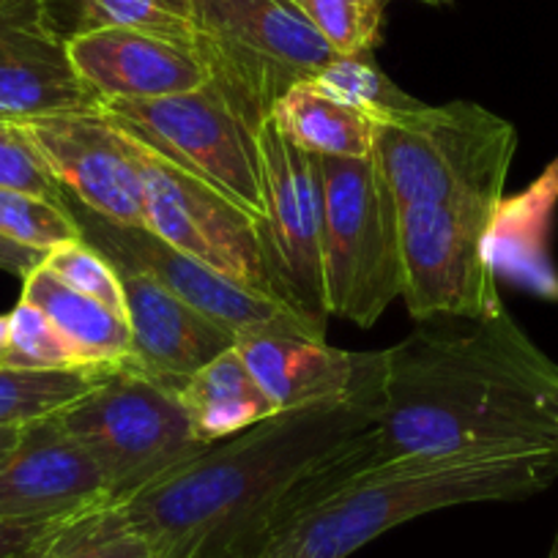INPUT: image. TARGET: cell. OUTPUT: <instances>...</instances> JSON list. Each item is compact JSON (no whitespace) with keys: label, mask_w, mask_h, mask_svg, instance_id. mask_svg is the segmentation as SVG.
Wrapping results in <instances>:
<instances>
[{"label":"cell","mask_w":558,"mask_h":558,"mask_svg":"<svg viewBox=\"0 0 558 558\" xmlns=\"http://www.w3.org/2000/svg\"><path fill=\"white\" fill-rule=\"evenodd\" d=\"M380 369L337 400L279 411L121 501L157 553L277 542L288 525L375 463Z\"/></svg>","instance_id":"6da1fadb"},{"label":"cell","mask_w":558,"mask_h":558,"mask_svg":"<svg viewBox=\"0 0 558 558\" xmlns=\"http://www.w3.org/2000/svg\"><path fill=\"white\" fill-rule=\"evenodd\" d=\"M384 353L375 463L458 449H558V364L509 313L430 329Z\"/></svg>","instance_id":"7a4b0ae2"},{"label":"cell","mask_w":558,"mask_h":558,"mask_svg":"<svg viewBox=\"0 0 558 558\" xmlns=\"http://www.w3.org/2000/svg\"><path fill=\"white\" fill-rule=\"evenodd\" d=\"M558 480V449L487 447L373 463L299 514L277 539L291 558H348L386 531L438 509L520 501Z\"/></svg>","instance_id":"3957f363"},{"label":"cell","mask_w":558,"mask_h":558,"mask_svg":"<svg viewBox=\"0 0 558 558\" xmlns=\"http://www.w3.org/2000/svg\"><path fill=\"white\" fill-rule=\"evenodd\" d=\"M518 129L474 101L422 105L375 121V162L397 208H501Z\"/></svg>","instance_id":"277c9868"},{"label":"cell","mask_w":558,"mask_h":558,"mask_svg":"<svg viewBox=\"0 0 558 558\" xmlns=\"http://www.w3.org/2000/svg\"><path fill=\"white\" fill-rule=\"evenodd\" d=\"M192 41L208 83L255 129L337 56L293 0H195Z\"/></svg>","instance_id":"5b68a950"},{"label":"cell","mask_w":558,"mask_h":558,"mask_svg":"<svg viewBox=\"0 0 558 558\" xmlns=\"http://www.w3.org/2000/svg\"><path fill=\"white\" fill-rule=\"evenodd\" d=\"M318 168L326 313L369 329L402 293L400 208L375 157H318Z\"/></svg>","instance_id":"8992f818"},{"label":"cell","mask_w":558,"mask_h":558,"mask_svg":"<svg viewBox=\"0 0 558 558\" xmlns=\"http://www.w3.org/2000/svg\"><path fill=\"white\" fill-rule=\"evenodd\" d=\"M83 444L121 504L195 460L211 444L197 441L181 397L118 364L88 395L58 413Z\"/></svg>","instance_id":"52a82bcc"},{"label":"cell","mask_w":558,"mask_h":558,"mask_svg":"<svg viewBox=\"0 0 558 558\" xmlns=\"http://www.w3.org/2000/svg\"><path fill=\"white\" fill-rule=\"evenodd\" d=\"M105 116L140 146L266 219L257 129L214 88L140 101H101ZM266 239V235H263Z\"/></svg>","instance_id":"ba28073f"},{"label":"cell","mask_w":558,"mask_h":558,"mask_svg":"<svg viewBox=\"0 0 558 558\" xmlns=\"http://www.w3.org/2000/svg\"><path fill=\"white\" fill-rule=\"evenodd\" d=\"M66 206L77 219L83 239L94 244L112 266L151 277L192 310L230 331L235 340L252 335H307L326 340V324L310 318L282 299L225 277L217 268L170 246L148 228L110 222L77 206L69 195Z\"/></svg>","instance_id":"9c48e42d"},{"label":"cell","mask_w":558,"mask_h":558,"mask_svg":"<svg viewBox=\"0 0 558 558\" xmlns=\"http://www.w3.org/2000/svg\"><path fill=\"white\" fill-rule=\"evenodd\" d=\"M501 208L411 206L400 211L402 293L416 320L504 313L490 235Z\"/></svg>","instance_id":"30bf717a"},{"label":"cell","mask_w":558,"mask_h":558,"mask_svg":"<svg viewBox=\"0 0 558 558\" xmlns=\"http://www.w3.org/2000/svg\"><path fill=\"white\" fill-rule=\"evenodd\" d=\"M143 184L146 228L175 250L255 291L279 296L263 225L195 175L129 137Z\"/></svg>","instance_id":"8fae6325"},{"label":"cell","mask_w":558,"mask_h":558,"mask_svg":"<svg viewBox=\"0 0 558 558\" xmlns=\"http://www.w3.org/2000/svg\"><path fill=\"white\" fill-rule=\"evenodd\" d=\"M263 159V192H266L268 257L277 277L279 296L310 318L326 324L324 299V181L318 157L279 132L268 118L257 129Z\"/></svg>","instance_id":"7c38bea8"},{"label":"cell","mask_w":558,"mask_h":558,"mask_svg":"<svg viewBox=\"0 0 558 558\" xmlns=\"http://www.w3.org/2000/svg\"><path fill=\"white\" fill-rule=\"evenodd\" d=\"M61 190L77 206L118 225L146 228L143 184L129 137L99 107L23 123Z\"/></svg>","instance_id":"4fadbf2b"},{"label":"cell","mask_w":558,"mask_h":558,"mask_svg":"<svg viewBox=\"0 0 558 558\" xmlns=\"http://www.w3.org/2000/svg\"><path fill=\"white\" fill-rule=\"evenodd\" d=\"M112 501L110 485L83 444L50 416L20 427L0 460V518L14 523H61Z\"/></svg>","instance_id":"5bb4252c"},{"label":"cell","mask_w":558,"mask_h":558,"mask_svg":"<svg viewBox=\"0 0 558 558\" xmlns=\"http://www.w3.org/2000/svg\"><path fill=\"white\" fill-rule=\"evenodd\" d=\"M99 99L74 72L45 0H0V121L88 110Z\"/></svg>","instance_id":"9a60e30c"},{"label":"cell","mask_w":558,"mask_h":558,"mask_svg":"<svg viewBox=\"0 0 558 558\" xmlns=\"http://www.w3.org/2000/svg\"><path fill=\"white\" fill-rule=\"evenodd\" d=\"M74 72L101 101L190 94L208 85L195 41L134 28H101L69 39Z\"/></svg>","instance_id":"2e32d148"},{"label":"cell","mask_w":558,"mask_h":558,"mask_svg":"<svg viewBox=\"0 0 558 558\" xmlns=\"http://www.w3.org/2000/svg\"><path fill=\"white\" fill-rule=\"evenodd\" d=\"M118 274L132 331V351L126 362H121L123 367L179 395L197 369L235 345L230 331L192 310L151 277L132 268H118Z\"/></svg>","instance_id":"e0dca14e"},{"label":"cell","mask_w":558,"mask_h":558,"mask_svg":"<svg viewBox=\"0 0 558 558\" xmlns=\"http://www.w3.org/2000/svg\"><path fill=\"white\" fill-rule=\"evenodd\" d=\"M233 348L274 413L351 395L380 369V351L348 353L307 335L239 337Z\"/></svg>","instance_id":"ac0fdd59"},{"label":"cell","mask_w":558,"mask_h":558,"mask_svg":"<svg viewBox=\"0 0 558 558\" xmlns=\"http://www.w3.org/2000/svg\"><path fill=\"white\" fill-rule=\"evenodd\" d=\"M181 405L190 416L197 441L217 444L263 418L274 416V408L235 348L197 369L179 391Z\"/></svg>","instance_id":"d6986e66"},{"label":"cell","mask_w":558,"mask_h":558,"mask_svg":"<svg viewBox=\"0 0 558 558\" xmlns=\"http://www.w3.org/2000/svg\"><path fill=\"white\" fill-rule=\"evenodd\" d=\"M271 121L315 157L367 159L375 151V121L356 107L320 88L315 80L293 85L274 105Z\"/></svg>","instance_id":"ffe728a7"},{"label":"cell","mask_w":558,"mask_h":558,"mask_svg":"<svg viewBox=\"0 0 558 558\" xmlns=\"http://www.w3.org/2000/svg\"><path fill=\"white\" fill-rule=\"evenodd\" d=\"M23 302L39 307L85 364H121L132 351L126 318L77 293L39 266L23 279Z\"/></svg>","instance_id":"44dd1931"},{"label":"cell","mask_w":558,"mask_h":558,"mask_svg":"<svg viewBox=\"0 0 558 558\" xmlns=\"http://www.w3.org/2000/svg\"><path fill=\"white\" fill-rule=\"evenodd\" d=\"M63 39L101 28H134L192 41L195 0H45Z\"/></svg>","instance_id":"7402d4cb"},{"label":"cell","mask_w":558,"mask_h":558,"mask_svg":"<svg viewBox=\"0 0 558 558\" xmlns=\"http://www.w3.org/2000/svg\"><path fill=\"white\" fill-rule=\"evenodd\" d=\"M116 367L118 364L74 369L0 367V427L20 430L41 418L58 416Z\"/></svg>","instance_id":"603a6c76"},{"label":"cell","mask_w":558,"mask_h":558,"mask_svg":"<svg viewBox=\"0 0 558 558\" xmlns=\"http://www.w3.org/2000/svg\"><path fill=\"white\" fill-rule=\"evenodd\" d=\"M157 550L129 525L118 504L61 520L31 558H154Z\"/></svg>","instance_id":"cb8c5ba5"},{"label":"cell","mask_w":558,"mask_h":558,"mask_svg":"<svg viewBox=\"0 0 558 558\" xmlns=\"http://www.w3.org/2000/svg\"><path fill=\"white\" fill-rule=\"evenodd\" d=\"M315 83L324 90H329L331 96L342 99L345 105L356 107L364 116H369L373 121L391 116L397 110H408V107H416L418 101L411 99L408 94H402L373 61L369 56H348V58H335L324 72H318Z\"/></svg>","instance_id":"d4e9b609"},{"label":"cell","mask_w":558,"mask_h":558,"mask_svg":"<svg viewBox=\"0 0 558 558\" xmlns=\"http://www.w3.org/2000/svg\"><path fill=\"white\" fill-rule=\"evenodd\" d=\"M293 3L340 58L369 56L380 41L384 3L378 0H293Z\"/></svg>","instance_id":"484cf974"},{"label":"cell","mask_w":558,"mask_h":558,"mask_svg":"<svg viewBox=\"0 0 558 558\" xmlns=\"http://www.w3.org/2000/svg\"><path fill=\"white\" fill-rule=\"evenodd\" d=\"M0 235L39 252H50L66 241L83 239L69 206H58L45 197L3 190V186H0Z\"/></svg>","instance_id":"4316f807"},{"label":"cell","mask_w":558,"mask_h":558,"mask_svg":"<svg viewBox=\"0 0 558 558\" xmlns=\"http://www.w3.org/2000/svg\"><path fill=\"white\" fill-rule=\"evenodd\" d=\"M3 367L74 369L99 367V364H85L39 307L20 302L9 313V340L7 353H3Z\"/></svg>","instance_id":"83f0119b"},{"label":"cell","mask_w":558,"mask_h":558,"mask_svg":"<svg viewBox=\"0 0 558 558\" xmlns=\"http://www.w3.org/2000/svg\"><path fill=\"white\" fill-rule=\"evenodd\" d=\"M41 266L50 274H56L61 282H66V286L74 288L77 293L96 299V302H101L105 307H110L112 313L126 318L121 274H118V268L85 239L66 241V244L50 250Z\"/></svg>","instance_id":"f1b7e54d"},{"label":"cell","mask_w":558,"mask_h":558,"mask_svg":"<svg viewBox=\"0 0 558 558\" xmlns=\"http://www.w3.org/2000/svg\"><path fill=\"white\" fill-rule=\"evenodd\" d=\"M0 186L66 206V192L17 121H0Z\"/></svg>","instance_id":"f546056e"},{"label":"cell","mask_w":558,"mask_h":558,"mask_svg":"<svg viewBox=\"0 0 558 558\" xmlns=\"http://www.w3.org/2000/svg\"><path fill=\"white\" fill-rule=\"evenodd\" d=\"M58 523H14L0 518V558H31Z\"/></svg>","instance_id":"4dcf8cb0"},{"label":"cell","mask_w":558,"mask_h":558,"mask_svg":"<svg viewBox=\"0 0 558 558\" xmlns=\"http://www.w3.org/2000/svg\"><path fill=\"white\" fill-rule=\"evenodd\" d=\"M45 257L47 252L31 250V246H23L17 241L7 239V235H0V268L14 274V277L25 279L31 271H36L45 263Z\"/></svg>","instance_id":"1f68e13d"},{"label":"cell","mask_w":558,"mask_h":558,"mask_svg":"<svg viewBox=\"0 0 558 558\" xmlns=\"http://www.w3.org/2000/svg\"><path fill=\"white\" fill-rule=\"evenodd\" d=\"M274 547H277V542H246V545L192 553L190 558H271Z\"/></svg>","instance_id":"d6a6232c"},{"label":"cell","mask_w":558,"mask_h":558,"mask_svg":"<svg viewBox=\"0 0 558 558\" xmlns=\"http://www.w3.org/2000/svg\"><path fill=\"white\" fill-rule=\"evenodd\" d=\"M17 436L20 430H14V427H0V460L12 452L14 444H17Z\"/></svg>","instance_id":"836d02e7"},{"label":"cell","mask_w":558,"mask_h":558,"mask_svg":"<svg viewBox=\"0 0 558 558\" xmlns=\"http://www.w3.org/2000/svg\"><path fill=\"white\" fill-rule=\"evenodd\" d=\"M9 340V315H0V367H3V353H7Z\"/></svg>","instance_id":"e575fe53"},{"label":"cell","mask_w":558,"mask_h":558,"mask_svg":"<svg viewBox=\"0 0 558 558\" xmlns=\"http://www.w3.org/2000/svg\"><path fill=\"white\" fill-rule=\"evenodd\" d=\"M378 3H391V0H378ZM418 3H425V7H449L452 0H418Z\"/></svg>","instance_id":"d590c367"},{"label":"cell","mask_w":558,"mask_h":558,"mask_svg":"<svg viewBox=\"0 0 558 558\" xmlns=\"http://www.w3.org/2000/svg\"><path fill=\"white\" fill-rule=\"evenodd\" d=\"M545 558H558V529L556 534H553V542H550V550H547Z\"/></svg>","instance_id":"8d00e7d4"},{"label":"cell","mask_w":558,"mask_h":558,"mask_svg":"<svg viewBox=\"0 0 558 558\" xmlns=\"http://www.w3.org/2000/svg\"><path fill=\"white\" fill-rule=\"evenodd\" d=\"M154 558H186V556H179V553H157Z\"/></svg>","instance_id":"74e56055"},{"label":"cell","mask_w":558,"mask_h":558,"mask_svg":"<svg viewBox=\"0 0 558 558\" xmlns=\"http://www.w3.org/2000/svg\"><path fill=\"white\" fill-rule=\"evenodd\" d=\"M271 558H291V556H288L286 550H279V545H277V547H274V556Z\"/></svg>","instance_id":"f35d334b"}]
</instances>
